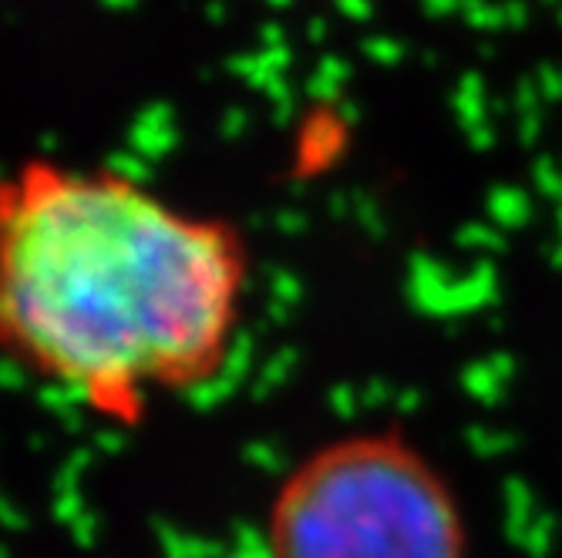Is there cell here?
Here are the masks:
<instances>
[{
	"label": "cell",
	"mask_w": 562,
	"mask_h": 558,
	"mask_svg": "<svg viewBox=\"0 0 562 558\" xmlns=\"http://www.w3.org/2000/svg\"><path fill=\"white\" fill-rule=\"evenodd\" d=\"M267 558H469L451 485L397 431H353L283 475L263 525Z\"/></svg>",
	"instance_id": "2"
},
{
	"label": "cell",
	"mask_w": 562,
	"mask_h": 558,
	"mask_svg": "<svg viewBox=\"0 0 562 558\" xmlns=\"http://www.w3.org/2000/svg\"><path fill=\"white\" fill-rule=\"evenodd\" d=\"M246 232L109 166L0 172V357L112 428L213 387L243 330Z\"/></svg>",
	"instance_id": "1"
}]
</instances>
